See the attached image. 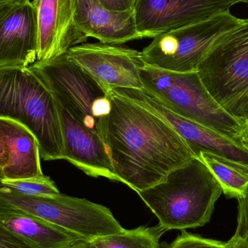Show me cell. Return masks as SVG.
Instances as JSON below:
<instances>
[{
  "instance_id": "6da1fadb",
  "label": "cell",
  "mask_w": 248,
  "mask_h": 248,
  "mask_svg": "<svg viewBox=\"0 0 248 248\" xmlns=\"http://www.w3.org/2000/svg\"><path fill=\"white\" fill-rule=\"evenodd\" d=\"M105 144L120 182L139 193L195 158L188 143L163 119L113 93Z\"/></svg>"
},
{
  "instance_id": "7a4b0ae2",
  "label": "cell",
  "mask_w": 248,
  "mask_h": 248,
  "mask_svg": "<svg viewBox=\"0 0 248 248\" xmlns=\"http://www.w3.org/2000/svg\"><path fill=\"white\" fill-rule=\"evenodd\" d=\"M223 193L219 184L199 159L172 170L165 180L139 196L167 231L203 227Z\"/></svg>"
},
{
  "instance_id": "3957f363",
  "label": "cell",
  "mask_w": 248,
  "mask_h": 248,
  "mask_svg": "<svg viewBox=\"0 0 248 248\" xmlns=\"http://www.w3.org/2000/svg\"><path fill=\"white\" fill-rule=\"evenodd\" d=\"M0 118L29 128L37 140L43 160H64L55 97L29 67H0Z\"/></svg>"
},
{
  "instance_id": "277c9868",
  "label": "cell",
  "mask_w": 248,
  "mask_h": 248,
  "mask_svg": "<svg viewBox=\"0 0 248 248\" xmlns=\"http://www.w3.org/2000/svg\"><path fill=\"white\" fill-rule=\"evenodd\" d=\"M141 79L142 91L170 111L242 143L243 125L216 103L198 73L170 72L146 65Z\"/></svg>"
},
{
  "instance_id": "5b68a950",
  "label": "cell",
  "mask_w": 248,
  "mask_h": 248,
  "mask_svg": "<svg viewBox=\"0 0 248 248\" xmlns=\"http://www.w3.org/2000/svg\"><path fill=\"white\" fill-rule=\"evenodd\" d=\"M29 68L71 114L98 134L105 143L113 90L99 84L66 53L45 61H36Z\"/></svg>"
},
{
  "instance_id": "8992f818",
  "label": "cell",
  "mask_w": 248,
  "mask_h": 248,
  "mask_svg": "<svg viewBox=\"0 0 248 248\" xmlns=\"http://www.w3.org/2000/svg\"><path fill=\"white\" fill-rule=\"evenodd\" d=\"M197 73L216 103L248 134V19L207 54Z\"/></svg>"
},
{
  "instance_id": "52a82bcc",
  "label": "cell",
  "mask_w": 248,
  "mask_h": 248,
  "mask_svg": "<svg viewBox=\"0 0 248 248\" xmlns=\"http://www.w3.org/2000/svg\"><path fill=\"white\" fill-rule=\"evenodd\" d=\"M247 19L230 11L157 35L141 51L146 65L174 73L198 72L207 54Z\"/></svg>"
},
{
  "instance_id": "ba28073f",
  "label": "cell",
  "mask_w": 248,
  "mask_h": 248,
  "mask_svg": "<svg viewBox=\"0 0 248 248\" xmlns=\"http://www.w3.org/2000/svg\"><path fill=\"white\" fill-rule=\"evenodd\" d=\"M68 58L108 90H142L141 52L117 45L82 43L66 52Z\"/></svg>"
},
{
  "instance_id": "9c48e42d",
  "label": "cell",
  "mask_w": 248,
  "mask_h": 248,
  "mask_svg": "<svg viewBox=\"0 0 248 248\" xmlns=\"http://www.w3.org/2000/svg\"><path fill=\"white\" fill-rule=\"evenodd\" d=\"M240 0H135L137 30L145 38L230 11Z\"/></svg>"
},
{
  "instance_id": "30bf717a",
  "label": "cell",
  "mask_w": 248,
  "mask_h": 248,
  "mask_svg": "<svg viewBox=\"0 0 248 248\" xmlns=\"http://www.w3.org/2000/svg\"><path fill=\"white\" fill-rule=\"evenodd\" d=\"M113 91L165 121L188 143L195 154L198 150H205L248 167V150L241 142L173 113L142 90L117 88Z\"/></svg>"
},
{
  "instance_id": "8fae6325",
  "label": "cell",
  "mask_w": 248,
  "mask_h": 248,
  "mask_svg": "<svg viewBox=\"0 0 248 248\" xmlns=\"http://www.w3.org/2000/svg\"><path fill=\"white\" fill-rule=\"evenodd\" d=\"M55 101L62 131L64 160L89 176L120 182L101 137L77 120L56 99Z\"/></svg>"
},
{
  "instance_id": "7c38bea8",
  "label": "cell",
  "mask_w": 248,
  "mask_h": 248,
  "mask_svg": "<svg viewBox=\"0 0 248 248\" xmlns=\"http://www.w3.org/2000/svg\"><path fill=\"white\" fill-rule=\"evenodd\" d=\"M38 22L37 61L66 53L87 37L76 23L77 0H33Z\"/></svg>"
},
{
  "instance_id": "4fadbf2b",
  "label": "cell",
  "mask_w": 248,
  "mask_h": 248,
  "mask_svg": "<svg viewBox=\"0 0 248 248\" xmlns=\"http://www.w3.org/2000/svg\"><path fill=\"white\" fill-rule=\"evenodd\" d=\"M38 22L31 1L0 18V67H29L37 61Z\"/></svg>"
},
{
  "instance_id": "5bb4252c",
  "label": "cell",
  "mask_w": 248,
  "mask_h": 248,
  "mask_svg": "<svg viewBox=\"0 0 248 248\" xmlns=\"http://www.w3.org/2000/svg\"><path fill=\"white\" fill-rule=\"evenodd\" d=\"M76 23L87 37L103 44L119 45L145 38L136 27L134 10L112 12L98 0H77Z\"/></svg>"
},
{
  "instance_id": "9a60e30c",
  "label": "cell",
  "mask_w": 248,
  "mask_h": 248,
  "mask_svg": "<svg viewBox=\"0 0 248 248\" xmlns=\"http://www.w3.org/2000/svg\"><path fill=\"white\" fill-rule=\"evenodd\" d=\"M0 140L8 152L9 161L3 168L4 179L42 176L39 144L33 133L18 122L0 118Z\"/></svg>"
},
{
  "instance_id": "2e32d148",
  "label": "cell",
  "mask_w": 248,
  "mask_h": 248,
  "mask_svg": "<svg viewBox=\"0 0 248 248\" xmlns=\"http://www.w3.org/2000/svg\"><path fill=\"white\" fill-rule=\"evenodd\" d=\"M0 222L30 248H70L80 240L52 223L18 211L0 208Z\"/></svg>"
},
{
  "instance_id": "e0dca14e",
  "label": "cell",
  "mask_w": 248,
  "mask_h": 248,
  "mask_svg": "<svg viewBox=\"0 0 248 248\" xmlns=\"http://www.w3.org/2000/svg\"><path fill=\"white\" fill-rule=\"evenodd\" d=\"M195 155L214 175L227 198L238 200L246 195L248 190L247 166L205 150H198Z\"/></svg>"
},
{
  "instance_id": "ac0fdd59",
  "label": "cell",
  "mask_w": 248,
  "mask_h": 248,
  "mask_svg": "<svg viewBox=\"0 0 248 248\" xmlns=\"http://www.w3.org/2000/svg\"><path fill=\"white\" fill-rule=\"evenodd\" d=\"M168 232L160 225L124 230L113 235L99 237L91 242L97 248H160V240Z\"/></svg>"
},
{
  "instance_id": "d6986e66",
  "label": "cell",
  "mask_w": 248,
  "mask_h": 248,
  "mask_svg": "<svg viewBox=\"0 0 248 248\" xmlns=\"http://www.w3.org/2000/svg\"><path fill=\"white\" fill-rule=\"evenodd\" d=\"M0 185L17 193L33 196L54 195L61 193L55 182L49 176L42 175L37 177L20 179H3Z\"/></svg>"
},
{
  "instance_id": "ffe728a7",
  "label": "cell",
  "mask_w": 248,
  "mask_h": 248,
  "mask_svg": "<svg viewBox=\"0 0 248 248\" xmlns=\"http://www.w3.org/2000/svg\"><path fill=\"white\" fill-rule=\"evenodd\" d=\"M168 248H225V243L182 230V233Z\"/></svg>"
},
{
  "instance_id": "44dd1931",
  "label": "cell",
  "mask_w": 248,
  "mask_h": 248,
  "mask_svg": "<svg viewBox=\"0 0 248 248\" xmlns=\"http://www.w3.org/2000/svg\"><path fill=\"white\" fill-rule=\"evenodd\" d=\"M230 240L240 242L248 248V190L243 198L238 199L237 229Z\"/></svg>"
},
{
  "instance_id": "7402d4cb",
  "label": "cell",
  "mask_w": 248,
  "mask_h": 248,
  "mask_svg": "<svg viewBox=\"0 0 248 248\" xmlns=\"http://www.w3.org/2000/svg\"><path fill=\"white\" fill-rule=\"evenodd\" d=\"M0 248H30L0 222Z\"/></svg>"
},
{
  "instance_id": "603a6c76",
  "label": "cell",
  "mask_w": 248,
  "mask_h": 248,
  "mask_svg": "<svg viewBox=\"0 0 248 248\" xmlns=\"http://www.w3.org/2000/svg\"><path fill=\"white\" fill-rule=\"evenodd\" d=\"M100 4L112 12H126L134 10L135 0H98Z\"/></svg>"
},
{
  "instance_id": "cb8c5ba5",
  "label": "cell",
  "mask_w": 248,
  "mask_h": 248,
  "mask_svg": "<svg viewBox=\"0 0 248 248\" xmlns=\"http://www.w3.org/2000/svg\"><path fill=\"white\" fill-rule=\"evenodd\" d=\"M9 161L8 152L4 143L0 140V169L7 166Z\"/></svg>"
},
{
  "instance_id": "d4e9b609",
  "label": "cell",
  "mask_w": 248,
  "mask_h": 248,
  "mask_svg": "<svg viewBox=\"0 0 248 248\" xmlns=\"http://www.w3.org/2000/svg\"><path fill=\"white\" fill-rule=\"evenodd\" d=\"M16 4L13 3H4V4H0V18L3 16H5L8 12H10Z\"/></svg>"
},
{
  "instance_id": "484cf974",
  "label": "cell",
  "mask_w": 248,
  "mask_h": 248,
  "mask_svg": "<svg viewBox=\"0 0 248 248\" xmlns=\"http://www.w3.org/2000/svg\"><path fill=\"white\" fill-rule=\"evenodd\" d=\"M70 248H97L91 242L85 241V240H78L74 246Z\"/></svg>"
},
{
  "instance_id": "4316f807",
  "label": "cell",
  "mask_w": 248,
  "mask_h": 248,
  "mask_svg": "<svg viewBox=\"0 0 248 248\" xmlns=\"http://www.w3.org/2000/svg\"><path fill=\"white\" fill-rule=\"evenodd\" d=\"M225 248H247L243 243L240 242L234 241V240H229L225 243Z\"/></svg>"
},
{
  "instance_id": "83f0119b",
  "label": "cell",
  "mask_w": 248,
  "mask_h": 248,
  "mask_svg": "<svg viewBox=\"0 0 248 248\" xmlns=\"http://www.w3.org/2000/svg\"><path fill=\"white\" fill-rule=\"evenodd\" d=\"M30 0H0V4L4 3H13V4H23Z\"/></svg>"
},
{
  "instance_id": "f1b7e54d",
  "label": "cell",
  "mask_w": 248,
  "mask_h": 248,
  "mask_svg": "<svg viewBox=\"0 0 248 248\" xmlns=\"http://www.w3.org/2000/svg\"><path fill=\"white\" fill-rule=\"evenodd\" d=\"M242 144L248 150V135L245 136L242 138Z\"/></svg>"
},
{
  "instance_id": "f546056e",
  "label": "cell",
  "mask_w": 248,
  "mask_h": 248,
  "mask_svg": "<svg viewBox=\"0 0 248 248\" xmlns=\"http://www.w3.org/2000/svg\"><path fill=\"white\" fill-rule=\"evenodd\" d=\"M4 179V174H3L2 169H0V182Z\"/></svg>"
},
{
  "instance_id": "4dcf8cb0",
  "label": "cell",
  "mask_w": 248,
  "mask_h": 248,
  "mask_svg": "<svg viewBox=\"0 0 248 248\" xmlns=\"http://www.w3.org/2000/svg\"><path fill=\"white\" fill-rule=\"evenodd\" d=\"M240 2H244L248 4V0H240Z\"/></svg>"
}]
</instances>
